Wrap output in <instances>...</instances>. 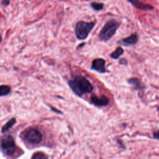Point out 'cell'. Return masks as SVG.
Instances as JSON below:
<instances>
[{
    "label": "cell",
    "mask_w": 159,
    "mask_h": 159,
    "mask_svg": "<svg viewBox=\"0 0 159 159\" xmlns=\"http://www.w3.org/2000/svg\"><path fill=\"white\" fill-rule=\"evenodd\" d=\"M91 7L96 11H101L104 8V4L102 2H92L90 3Z\"/></svg>",
    "instance_id": "obj_14"
},
{
    "label": "cell",
    "mask_w": 159,
    "mask_h": 159,
    "mask_svg": "<svg viewBox=\"0 0 159 159\" xmlns=\"http://www.w3.org/2000/svg\"><path fill=\"white\" fill-rule=\"evenodd\" d=\"M124 52V49L121 47H118L117 48H116V50L112 52L110 55V57L113 58V59H118L122 55H123Z\"/></svg>",
    "instance_id": "obj_12"
},
{
    "label": "cell",
    "mask_w": 159,
    "mask_h": 159,
    "mask_svg": "<svg viewBox=\"0 0 159 159\" xmlns=\"http://www.w3.org/2000/svg\"><path fill=\"white\" fill-rule=\"evenodd\" d=\"M16 122V119L13 117L11 119L9 120H8L2 127L1 129V132L5 133L7 131H8Z\"/></svg>",
    "instance_id": "obj_11"
},
{
    "label": "cell",
    "mask_w": 159,
    "mask_h": 159,
    "mask_svg": "<svg viewBox=\"0 0 159 159\" xmlns=\"http://www.w3.org/2000/svg\"><path fill=\"white\" fill-rule=\"evenodd\" d=\"M90 100H91V102L95 106H97V107L106 106L109 103V98L104 95H102L99 97L96 95L93 94L90 97Z\"/></svg>",
    "instance_id": "obj_7"
},
{
    "label": "cell",
    "mask_w": 159,
    "mask_h": 159,
    "mask_svg": "<svg viewBox=\"0 0 159 159\" xmlns=\"http://www.w3.org/2000/svg\"><path fill=\"white\" fill-rule=\"evenodd\" d=\"M119 26L120 23L115 19H110L107 21L99 34L100 40L103 42L110 40L116 34Z\"/></svg>",
    "instance_id": "obj_2"
},
{
    "label": "cell",
    "mask_w": 159,
    "mask_h": 159,
    "mask_svg": "<svg viewBox=\"0 0 159 159\" xmlns=\"http://www.w3.org/2000/svg\"><path fill=\"white\" fill-rule=\"evenodd\" d=\"M157 111H158V112H159V106H158L157 107Z\"/></svg>",
    "instance_id": "obj_21"
},
{
    "label": "cell",
    "mask_w": 159,
    "mask_h": 159,
    "mask_svg": "<svg viewBox=\"0 0 159 159\" xmlns=\"http://www.w3.org/2000/svg\"><path fill=\"white\" fill-rule=\"evenodd\" d=\"M32 159H48V157L45 153L40 152H38L35 153L32 155Z\"/></svg>",
    "instance_id": "obj_15"
},
{
    "label": "cell",
    "mask_w": 159,
    "mask_h": 159,
    "mask_svg": "<svg viewBox=\"0 0 159 159\" xmlns=\"http://www.w3.org/2000/svg\"><path fill=\"white\" fill-rule=\"evenodd\" d=\"M22 137L25 140L32 144H38L42 139L40 132L35 128H28L22 133Z\"/></svg>",
    "instance_id": "obj_4"
},
{
    "label": "cell",
    "mask_w": 159,
    "mask_h": 159,
    "mask_svg": "<svg viewBox=\"0 0 159 159\" xmlns=\"http://www.w3.org/2000/svg\"><path fill=\"white\" fill-rule=\"evenodd\" d=\"M2 4L3 5H8V4L9 3V1H3L2 2Z\"/></svg>",
    "instance_id": "obj_18"
},
{
    "label": "cell",
    "mask_w": 159,
    "mask_h": 159,
    "mask_svg": "<svg viewBox=\"0 0 159 159\" xmlns=\"http://www.w3.org/2000/svg\"><path fill=\"white\" fill-rule=\"evenodd\" d=\"M1 148L8 155H12L16 151V143L13 137L10 135L4 136L0 143Z\"/></svg>",
    "instance_id": "obj_5"
},
{
    "label": "cell",
    "mask_w": 159,
    "mask_h": 159,
    "mask_svg": "<svg viewBox=\"0 0 159 159\" xmlns=\"http://www.w3.org/2000/svg\"><path fill=\"white\" fill-rule=\"evenodd\" d=\"M153 137L156 139L159 140V130H156L153 132Z\"/></svg>",
    "instance_id": "obj_17"
},
{
    "label": "cell",
    "mask_w": 159,
    "mask_h": 159,
    "mask_svg": "<svg viewBox=\"0 0 159 159\" xmlns=\"http://www.w3.org/2000/svg\"><path fill=\"white\" fill-rule=\"evenodd\" d=\"M2 35L0 34V43H1L2 42Z\"/></svg>",
    "instance_id": "obj_20"
},
{
    "label": "cell",
    "mask_w": 159,
    "mask_h": 159,
    "mask_svg": "<svg viewBox=\"0 0 159 159\" xmlns=\"http://www.w3.org/2000/svg\"><path fill=\"white\" fill-rule=\"evenodd\" d=\"M11 87L8 85L0 86V97L7 95L11 92Z\"/></svg>",
    "instance_id": "obj_13"
},
{
    "label": "cell",
    "mask_w": 159,
    "mask_h": 159,
    "mask_svg": "<svg viewBox=\"0 0 159 159\" xmlns=\"http://www.w3.org/2000/svg\"><path fill=\"white\" fill-rule=\"evenodd\" d=\"M119 63L121 65H127V61L126 59L125 58H120L119 60Z\"/></svg>",
    "instance_id": "obj_16"
},
{
    "label": "cell",
    "mask_w": 159,
    "mask_h": 159,
    "mask_svg": "<svg viewBox=\"0 0 159 159\" xmlns=\"http://www.w3.org/2000/svg\"><path fill=\"white\" fill-rule=\"evenodd\" d=\"M94 26L95 22H86L83 20L77 22L75 29L76 38L79 40L86 39Z\"/></svg>",
    "instance_id": "obj_3"
},
{
    "label": "cell",
    "mask_w": 159,
    "mask_h": 159,
    "mask_svg": "<svg viewBox=\"0 0 159 159\" xmlns=\"http://www.w3.org/2000/svg\"><path fill=\"white\" fill-rule=\"evenodd\" d=\"M84 44H85V43H83L80 44V45L78 47V48H80V47H83V46L84 45Z\"/></svg>",
    "instance_id": "obj_19"
},
{
    "label": "cell",
    "mask_w": 159,
    "mask_h": 159,
    "mask_svg": "<svg viewBox=\"0 0 159 159\" xmlns=\"http://www.w3.org/2000/svg\"><path fill=\"white\" fill-rule=\"evenodd\" d=\"M106 60L103 58H96L93 60L91 69L99 73H106L107 70L106 68Z\"/></svg>",
    "instance_id": "obj_6"
},
{
    "label": "cell",
    "mask_w": 159,
    "mask_h": 159,
    "mask_svg": "<svg viewBox=\"0 0 159 159\" xmlns=\"http://www.w3.org/2000/svg\"><path fill=\"white\" fill-rule=\"evenodd\" d=\"M139 37L137 33H134L131 34L130 36L124 38L122 39L119 40L117 42V43L119 45H121L122 46L124 47H128L130 45H134L137 43L138 42Z\"/></svg>",
    "instance_id": "obj_8"
},
{
    "label": "cell",
    "mask_w": 159,
    "mask_h": 159,
    "mask_svg": "<svg viewBox=\"0 0 159 159\" xmlns=\"http://www.w3.org/2000/svg\"><path fill=\"white\" fill-rule=\"evenodd\" d=\"M129 2H130V4H132L135 7L140 9V10H143V11H151L152 9H153V7L150 5V4H145L141 1H137V0H132V1H128Z\"/></svg>",
    "instance_id": "obj_9"
},
{
    "label": "cell",
    "mask_w": 159,
    "mask_h": 159,
    "mask_svg": "<svg viewBox=\"0 0 159 159\" xmlns=\"http://www.w3.org/2000/svg\"><path fill=\"white\" fill-rule=\"evenodd\" d=\"M127 82L132 85L134 86V89L137 91H142L145 89V86L142 84L141 81L136 78V77H133L130 78L127 80Z\"/></svg>",
    "instance_id": "obj_10"
},
{
    "label": "cell",
    "mask_w": 159,
    "mask_h": 159,
    "mask_svg": "<svg viewBox=\"0 0 159 159\" xmlns=\"http://www.w3.org/2000/svg\"><path fill=\"white\" fill-rule=\"evenodd\" d=\"M68 84L73 92L79 97L91 93L94 88L90 81L81 75H77L73 80H69Z\"/></svg>",
    "instance_id": "obj_1"
}]
</instances>
